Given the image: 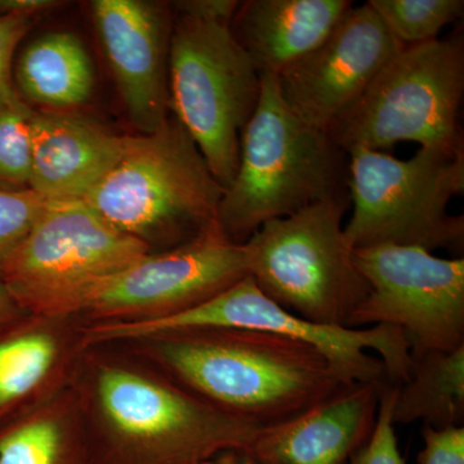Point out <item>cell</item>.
<instances>
[{
  "mask_svg": "<svg viewBox=\"0 0 464 464\" xmlns=\"http://www.w3.org/2000/svg\"><path fill=\"white\" fill-rule=\"evenodd\" d=\"M109 346L257 431L290 422L353 383L315 348L248 329H174Z\"/></svg>",
  "mask_w": 464,
  "mask_h": 464,
  "instance_id": "obj_1",
  "label": "cell"
},
{
  "mask_svg": "<svg viewBox=\"0 0 464 464\" xmlns=\"http://www.w3.org/2000/svg\"><path fill=\"white\" fill-rule=\"evenodd\" d=\"M72 386L94 464H200L259 432L119 346L87 348Z\"/></svg>",
  "mask_w": 464,
  "mask_h": 464,
  "instance_id": "obj_2",
  "label": "cell"
},
{
  "mask_svg": "<svg viewBox=\"0 0 464 464\" xmlns=\"http://www.w3.org/2000/svg\"><path fill=\"white\" fill-rule=\"evenodd\" d=\"M255 114L240 137L239 166L219 203L217 224L244 244L266 222L348 197V155L286 106L277 76L261 75Z\"/></svg>",
  "mask_w": 464,
  "mask_h": 464,
  "instance_id": "obj_3",
  "label": "cell"
},
{
  "mask_svg": "<svg viewBox=\"0 0 464 464\" xmlns=\"http://www.w3.org/2000/svg\"><path fill=\"white\" fill-rule=\"evenodd\" d=\"M224 192L190 134L169 118L155 132L125 136L121 158L82 201L161 252L216 226Z\"/></svg>",
  "mask_w": 464,
  "mask_h": 464,
  "instance_id": "obj_4",
  "label": "cell"
},
{
  "mask_svg": "<svg viewBox=\"0 0 464 464\" xmlns=\"http://www.w3.org/2000/svg\"><path fill=\"white\" fill-rule=\"evenodd\" d=\"M347 155L353 209L343 232L351 249L463 246V216L449 215L451 199L464 191L463 146L420 148L406 160L362 148Z\"/></svg>",
  "mask_w": 464,
  "mask_h": 464,
  "instance_id": "obj_5",
  "label": "cell"
},
{
  "mask_svg": "<svg viewBox=\"0 0 464 464\" xmlns=\"http://www.w3.org/2000/svg\"><path fill=\"white\" fill-rule=\"evenodd\" d=\"M348 201H323L266 222L243 244L248 276L271 301L310 322L344 328L369 293L342 227Z\"/></svg>",
  "mask_w": 464,
  "mask_h": 464,
  "instance_id": "obj_6",
  "label": "cell"
},
{
  "mask_svg": "<svg viewBox=\"0 0 464 464\" xmlns=\"http://www.w3.org/2000/svg\"><path fill=\"white\" fill-rule=\"evenodd\" d=\"M464 48L459 35L404 47L362 97L326 130L344 152L400 142L462 148Z\"/></svg>",
  "mask_w": 464,
  "mask_h": 464,
  "instance_id": "obj_7",
  "label": "cell"
},
{
  "mask_svg": "<svg viewBox=\"0 0 464 464\" xmlns=\"http://www.w3.org/2000/svg\"><path fill=\"white\" fill-rule=\"evenodd\" d=\"M237 328L270 333L315 348L353 382L400 384L411 372V353L404 333L395 326L353 329L323 325L290 313L261 292L246 276L179 315L151 323L91 324L84 329L87 346H108L141 340L174 329Z\"/></svg>",
  "mask_w": 464,
  "mask_h": 464,
  "instance_id": "obj_8",
  "label": "cell"
},
{
  "mask_svg": "<svg viewBox=\"0 0 464 464\" xmlns=\"http://www.w3.org/2000/svg\"><path fill=\"white\" fill-rule=\"evenodd\" d=\"M151 253L82 200L47 201L0 271L27 315L79 317L97 286Z\"/></svg>",
  "mask_w": 464,
  "mask_h": 464,
  "instance_id": "obj_9",
  "label": "cell"
},
{
  "mask_svg": "<svg viewBox=\"0 0 464 464\" xmlns=\"http://www.w3.org/2000/svg\"><path fill=\"white\" fill-rule=\"evenodd\" d=\"M261 90V74L232 35L230 25L174 18L170 106L224 188L237 173L241 132L257 109Z\"/></svg>",
  "mask_w": 464,
  "mask_h": 464,
  "instance_id": "obj_10",
  "label": "cell"
},
{
  "mask_svg": "<svg viewBox=\"0 0 464 464\" xmlns=\"http://www.w3.org/2000/svg\"><path fill=\"white\" fill-rule=\"evenodd\" d=\"M369 293L347 328L389 325L404 333L411 357L464 346V259L417 246L353 250Z\"/></svg>",
  "mask_w": 464,
  "mask_h": 464,
  "instance_id": "obj_11",
  "label": "cell"
},
{
  "mask_svg": "<svg viewBox=\"0 0 464 464\" xmlns=\"http://www.w3.org/2000/svg\"><path fill=\"white\" fill-rule=\"evenodd\" d=\"M248 276L243 244L218 224L176 248L151 252L97 286L85 299L84 324L168 319L198 307Z\"/></svg>",
  "mask_w": 464,
  "mask_h": 464,
  "instance_id": "obj_12",
  "label": "cell"
},
{
  "mask_svg": "<svg viewBox=\"0 0 464 464\" xmlns=\"http://www.w3.org/2000/svg\"><path fill=\"white\" fill-rule=\"evenodd\" d=\"M404 48L368 3L353 5L307 56L277 76L286 106L326 132Z\"/></svg>",
  "mask_w": 464,
  "mask_h": 464,
  "instance_id": "obj_13",
  "label": "cell"
},
{
  "mask_svg": "<svg viewBox=\"0 0 464 464\" xmlns=\"http://www.w3.org/2000/svg\"><path fill=\"white\" fill-rule=\"evenodd\" d=\"M92 14L130 121L155 132L169 119L172 18L143 0H96Z\"/></svg>",
  "mask_w": 464,
  "mask_h": 464,
  "instance_id": "obj_14",
  "label": "cell"
},
{
  "mask_svg": "<svg viewBox=\"0 0 464 464\" xmlns=\"http://www.w3.org/2000/svg\"><path fill=\"white\" fill-rule=\"evenodd\" d=\"M83 320L24 315L0 333V430L74 384Z\"/></svg>",
  "mask_w": 464,
  "mask_h": 464,
  "instance_id": "obj_15",
  "label": "cell"
},
{
  "mask_svg": "<svg viewBox=\"0 0 464 464\" xmlns=\"http://www.w3.org/2000/svg\"><path fill=\"white\" fill-rule=\"evenodd\" d=\"M384 382H353L290 422L262 430L248 448L258 464H350L377 423Z\"/></svg>",
  "mask_w": 464,
  "mask_h": 464,
  "instance_id": "obj_16",
  "label": "cell"
},
{
  "mask_svg": "<svg viewBox=\"0 0 464 464\" xmlns=\"http://www.w3.org/2000/svg\"><path fill=\"white\" fill-rule=\"evenodd\" d=\"M30 190L47 201L83 200L115 166L125 136L67 110H34Z\"/></svg>",
  "mask_w": 464,
  "mask_h": 464,
  "instance_id": "obj_17",
  "label": "cell"
},
{
  "mask_svg": "<svg viewBox=\"0 0 464 464\" xmlns=\"http://www.w3.org/2000/svg\"><path fill=\"white\" fill-rule=\"evenodd\" d=\"M353 5L351 0H246L230 29L259 74L279 76L315 50Z\"/></svg>",
  "mask_w": 464,
  "mask_h": 464,
  "instance_id": "obj_18",
  "label": "cell"
},
{
  "mask_svg": "<svg viewBox=\"0 0 464 464\" xmlns=\"http://www.w3.org/2000/svg\"><path fill=\"white\" fill-rule=\"evenodd\" d=\"M0 464H94L74 386L0 430Z\"/></svg>",
  "mask_w": 464,
  "mask_h": 464,
  "instance_id": "obj_19",
  "label": "cell"
},
{
  "mask_svg": "<svg viewBox=\"0 0 464 464\" xmlns=\"http://www.w3.org/2000/svg\"><path fill=\"white\" fill-rule=\"evenodd\" d=\"M18 93L48 110L82 105L93 91L90 54L74 34L51 33L30 43L16 65Z\"/></svg>",
  "mask_w": 464,
  "mask_h": 464,
  "instance_id": "obj_20",
  "label": "cell"
},
{
  "mask_svg": "<svg viewBox=\"0 0 464 464\" xmlns=\"http://www.w3.org/2000/svg\"><path fill=\"white\" fill-rule=\"evenodd\" d=\"M411 360L408 378L396 384L392 423L420 420L433 429L463 427L464 346Z\"/></svg>",
  "mask_w": 464,
  "mask_h": 464,
  "instance_id": "obj_21",
  "label": "cell"
},
{
  "mask_svg": "<svg viewBox=\"0 0 464 464\" xmlns=\"http://www.w3.org/2000/svg\"><path fill=\"white\" fill-rule=\"evenodd\" d=\"M369 5L404 47L439 39V33L462 17L463 0H369Z\"/></svg>",
  "mask_w": 464,
  "mask_h": 464,
  "instance_id": "obj_22",
  "label": "cell"
},
{
  "mask_svg": "<svg viewBox=\"0 0 464 464\" xmlns=\"http://www.w3.org/2000/svg\"><path fill=\"white\" fill-rule=\"evenodd\" d=\"M17 90L0 100V188L29 190L32 177V115Z\"/></svg>",
  "mask_w": 464,
  "mask_h": 464,
  "instance_id": "obj_23",
  "label": "cell"
},
{
  "mask_svg": "<svg viewBox=\"0 0 464 464\" xmlns=\"http://www.w3.org/2000/svg\"><path fill=\"white\" fill-rule=\"evenodd\" d=\"M47 200L33 190L0 188V271L9 256L32 230Z\"/></svg>",
  "mask_w": 464,
  "mask_h": 464,
  "instance_id": "obj_24",
  "label": "cell"
},
{
  "mask_svg": "<svg viewBox=\"0 0 464 464\" xmlns=\"http://www.w3.org/2000/svg\"><path fill=\"white\" fill-rule=\"evenodd\" d=\"M396 384H383L377 423L371 439L357 451L350 464H406L400 453L395 424L392 423V402Z\"/></svg>",
  "mask_w": 464,
  "mask_h": 464,
  "instance_id": "obj_25",
  "label": "cell"
},
{
  "mask_svg": "<svg viewBox=\"0 0 464 464\" xmlns=\"http://www.w3.org/2000/svg\"><path fill=\"white\" fill-rule=\"evenodd\" d=\"M424 447L418 454L420 464H464V429L422 427Z\"/></svg>",
  "mask_w": 464,
  "mask_h": 464,
  "instance_id": "obj_26",
  "label": "cell"
},
{
  "mask_svg": "<svg viewBox=\"0 0 464 464\" xmlns=\"http://www.w3.org/2000/svg\"><path fill=\"white\" fill-rule=\"evenodd\" d=\"M33 21L32 17L18 14H0V100L7 99L16 92L12 82V58Z\"/></svg>",
  "mask_w": 464,
  "mask_h": 464,
  "instance_id": "obj_27",
  "label": "cell"
},
{
  "mask_svg": "<svg viewBox=\"0 0 464 464\" xmlns=\"http://www.w3.org/2000/svg\"><path fill=\"white\" fill-rule=\"evenodd\" d=\"M240 2L237 0H185L173 5L177 16L200 18L231 25Z\"/></svg>",
  "mask_w": 464,
  "mask_h": 464,
  "instance_id": "obj_28",
  "label": "cell"
},
{
  "mask_svg": "<svg viewBox=\"0 0 464 464\" xmlns=\"http://www.w3.org/2000/svg\"><path fill=\"white\" fill-rule=\"evenodd\" d=\"M57 5V2L52 0H0V12L34 18Z\"/></svg>",
  "mask_w": 464,
  "mask_h": 464,
  "instance_id": "obj_29",
  "label": "cell"
},
{
  "mask_svg": "<svg viewBox=\"0 0 464 464\" xmlns=\"http://www.w3.org/2000/svg\"><path fill=\"white\" fill-rule=\"evenodd\" d=\"M24 315H26V313L21 310L14 297L9 295L5 284L0 282V333Z\"/></svg>",
  "mask_w": 464,
  "mask_h": 464,
  "instance_id": "obj_30",
  "label": "cell"
},
{
  "mask_svg": "<svg viewBox=\"0 0 464 464\" xmlns=\"http://www.w3.org/2000/svg\"><path fill=\"white\" fill-rule=\"evenodd\" d=\"M200 464H258L244 449H228Z\"/></svg>",
  "mask_w": 464,
  "mask_h": 464,
  "instance_id": "obj_31",
  "label": "cell"
}]
</instances>
